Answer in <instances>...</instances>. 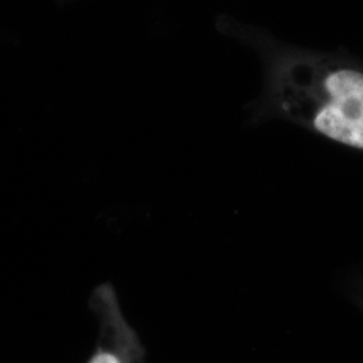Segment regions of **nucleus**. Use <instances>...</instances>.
Returning a JSON list of instances; mask_svg holds the SVG:
<instances>
[{
  "instance_id": "nucleus-1",
  "label": "nucleus",
  "mask_w": 363,
  "mask_h": 363,
  "mask_svg": "<svg viewBox=\"0 0 363 363\" xmlns=\"http://www.w3.org/2000/svg\"><path fill=\"white\" fill-rule=\"evenodd\" d=\"M261 54L259 118H279L363 152V65L340 52L280 43L265 33L230 30Z\"/></svg>"
},
{
  "instance_id": "nucleus-2",
  "label": "nucleus",
  "mask_w": 363,
  "mask_h": 363,
  "mask_svg": "<svg viewBox=\"0 0 363 363\" xmlns=\"http://www.w3.org/2000/svg\"><path fill=\"white\" fill-rule=\"evenodd\" d=\"M99 333L86 363H145L143 343L121 310L111 284L99 286L91 301Z\"/></svg>"
},
{
  "instance_id": "nucleus-3",
  "label": "nucleus",
  "mask_w": 363,
  "mask_h": 363,
  "mask_svg": "<svg viewBox=\"0 0 363 363\" xmlns=\"http://www.w3.org/2000/svg\"><path fill=\"white\" fill-rule=\"evenodd\" d=\"M361 303H362V308H363V296H362V300H361Z\"/></svg>"
}]
</instances>
